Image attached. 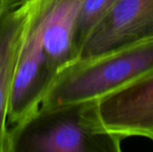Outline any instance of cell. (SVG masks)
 <instances>
[{
  "mask_svg": "<svg viewBox=\"0 0 153 152\" xmlns=\"http://www.w3.org/2000/svg\"><path fill=\"white\" fill-rule=\"evenodd\" d=\"M82 2V0H45L42 42L53 79L74 60L73 39Z\"/></svg>",
  "mask_w": 153,
  "mask_h": 152,
  "instance_id": "cell-6",
  "label": "cell"
},
{
  "mask_svg": "<svg viewBox=\"0 0 153 152\" xmlns=\"http://www.w3.org/2000/svg\"><path fill=\"white\" fill-rule=\"evenodd\" d=\"M0 12H1V10H0Z\"/></svg>",
  "mask_w": 153,
  "mask_h": 152,
  "instance_id": "cell-9",
  "label": "cell"
},
{
  "mask_svg": "<svg viewBox=\"0 0 153 152\" xmlns=\"http://www.w3.org/2000/svg\"><path fill=\"white\" fill-rule=\"evenodd\" d=\"M29 13L30 3L22 0L0 13V152H4L9 97Z\"/></svg>",
  "mask_w": 153,
  "mask_h": 152,
  "instance_id": "cell-7",
  "label": "cell"
},
{
  "mask_svg": "<svg viewBox=\"0 0 153 152\" xmlns=\"http://www.w3.org/2000/svg\"><path fill=\"white\" fill-rule=\"evenodd\" d=\"M122 140L101 125L90 100L39 108L7 128L4 152H123Z\"/></svg>",
  "mask_w": 153,
  "mask_h": 152,
  "instance_id": "cell-1",
  "label": "cell"
},
{
  "mask_svg": "<svg viewBox=\"0 0 153 152\" xmlns=\"http://www.w3.org/2000/svg\"><path fill=\"white\" fill-rule=\"evenodd\" d=\"M28 2L30 13L9 97L7 128L21 124L37 112L53 81L42 42L45 0Z\"/></svg>",
  "mask_w": 153,
  "mask_h": 152,
  "instance_id": "cell-3",
  "label": "cell"
},
{
  "mask_svg": "<svg viewBox=\"0 0 153 152\" xmlns=\"http://www.w3.org/2000/svg\"><path fill=\"white\" fill-rule=\"evenodd\" d=\"M101 125L123 139L153 138V71L91 100Z\"/></svg>",
  "mask_w": 153,
  "mask_h": 152,
  "instance_id": "cell-4",
  "label": "cell"
},
{
  "mask_svg": "<svg viewBox=\"0 0 153 152\" xmlns=\"http://www.w3.org/2000/svg\"><path fill=\"white\" fill-rule=\"evenodd\" d=\"M117 1V0H82L77 15L73 39L74 62L78 59L81 50L91 32Z\"/></svg>",
  "mask_w": 153,
  "mask_h": 152,
  "instance_id": "cell-8",
  "label": "cell"
},
{
  "mask_svg": "<svg viewBox=\"0 0 153 152\" xmlns=\"http://www.w3.org/2000/svg\"><path fill=\"white\" fill-rule=\"evenodd\" d=\"M152 38L153 0H117L91 32L77 60L101 56Z\"/></svg>",
  "mask_w": 153,
  "mask_h": 152,
  "instance_id": "cell-5",
  "label": "cell"
},
{
  "mask_svg": "<svg viewBox=\"0 0 153 152\" xmlns=\"http://www.w3.org/2000/svg\"><path fill=\"white\" fill-rule=\"evenodd\" d=\"M152 71L153 38L101 56L76 60L54 77L39 108L96 99Z\"/></svg>",
  "mask_w": 153,
  "mask_h": 152,
  "instance_id": "cell-2",
  "label": "cell"
}]
</instances>
